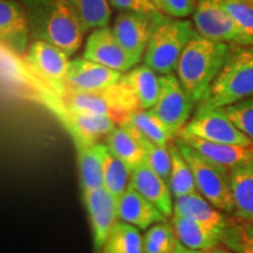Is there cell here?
I'll use <instances>...</instances> for the list:
<instances>
[{"instance_id": "cell-20", "label": "cell", "mask_w": 253, "mask_h": 253, "mask_svg": "<svg viewBox=\"0 0 253 253\" xmlns=\"http://www.w3.org/2000/svg\"><path fill=\"white\" fill-rule=\"evenodd\" d=\"M78 154L79 172L82 190L103 188L102 143H87L75 140Z\"/></svg>"}, {"instance_id": "cell-4", "label": "cell", "mask_w": 253, "mask_h": 253, "mask_svg": "<svg viewBox=\"0 0 253 253\" xmlns=\"http://www.w3.org/2000/svg\"><path fill=\"white\" fill-rule=\"evenodd\" d=\"M175 143L185 158L194 173L196 188L221 212L233 214L235 202L232 195L231 170L204 157L194 148L184 143L181 138H175Z\"/></svg>"}, {"instance_id": "cell-27", "label": "cell", "mask_w": 253, "mask_h": 253, "mask_svg": "<svg viewBox=\"0 0 253 253\" xmlns=\"http://www.w3.org/2000/svg\"><path fill=\"white\" fill-rule=\"evenodd\" d=\"M169 151L171 155V171H170L168 184L173 197L177 198L197 191L191 168L183 157L175 141L169 143Z\"/></svg>"}, {"instance_id": "cell-6", "label": "cell", "mask_w": 253, "mask_h": 253, "mask_svg": "<svg viewBox=\"0 0 253 253\" xmlns=\"http://www.w3.org/2000/svg\"><path fill=\"white\" fill-rule=\"evenodd\" d=\"M195 104L178 78L167 74L161 75L160 97L149 112L162 123L171 140H175L190 121Z\"/></svg>"}, {"instance_id": "cell-24", "label": "cell", "mask_w": 253, "mask_h": 253, "mask_svg": "<svg viewBox=\"0 0 253 253\" xmlns=\"http://www.w3.org/2000/svg\"><path fill=\"white\" fill-rule=\"evenodd\" d=\"M99 253H144L143 237L137 227L119 219Z\"/></svg>"}, {"instance_id": "cell-12", "label": "cell", "mask_w": 253, "mask_h": 253, "mask_svg": "<svg viewBox=\"0 0 253 253\" xmlns=\"http://www.w3.org/2000/svg\"><path fill=\"white\" fill-rule=\"evenodd\" d=\"M93 233V249L99 253L114 224L118 221V199L104 188L82 190Z\"/></svg>"}, {"instance_id": "cell-25", "label": "cell", "mask_w": 253, "mask_h": 253, "mask_svg": "<svg viewBox=\"0 0 253 253\" xmlns=\"http://www.w3.org/2000/svg\"><path fill=\"white\" fill-rule=\"evenodd\" d=\"M108 150L129 167L134 168L144 161V153L138 141L128 129L118 126L106 136V143Z\"/></svg>"}, {"instance_id": "cell-3", "label": "cell", "mask_w": 253, "mask_h": 253, "mask_svg": "<svg viewBox=\"0 0 253 253\" xmlns=\"http://www.w3.org/2000/svg\"><path fill=\"white\" fill-rule=\"evenodd\" d=\"M253 97V46H230L225 62L198 110L224 108Z\"/></svg>"}, {"instance_id": "cell-33", "label": "cell", "mask_w": 253, "mask_h": 253, "mask_svg": "<svg viewBox=\"0 0 253 253\" xmlns=\"http://www.w3.org/2000/svg\"><path fill=\"white\" fill-rule=\"evenodd\" d=\"M178 243L172 224L161 221L150 226L143 236V252L173 253Z\"/></svg>"}, {"instance_id": "cell-17", "label": "cell", "mask_w": 253, "mask_h": 253, "mask_svg": "<svg viewBox=\"0 0 253 253\" xmlns=\"http://www.w3.org/2000/svg\"><path fill=\"white\" fill-rule=\"evenodd\" d=\"M177 137L181 138L184 143L194 148L204 157L230 170L253 161V145L242 147V145L216 143V142H209L188 134H179Z\"/></svg>"}, {"instance_id": "cell-39", "label": "cell", "mask_w": 253, "mask_h": 253, "mask_svg": "<svg viewBox=\"0 0 253 253\" xmlns=\"http://www.w3.org/2000/svg\"><path fill=\"white\" fill-rule=\"evenodd\" d=\"M173 253H204L203 251H196V250H191L189 248H186L181 243H178V245H177V248L175 250V252Z\"/></svg>"}, {"instance_id": "cell-29", "label": "cell", "mask_w": 253, "mask_h": 253, "mask_svg": "<svg viewBox=\"0 0 253 253\" xmlns=\"http://www.w3.org/2000/svg\"><path fill=\"white\" fill-rule=\"evenodd\" d=\"M220 244L235 253H253V221L235 216L227 218Z\"/></svg>"}, {"instance_id": "cell-11", "label": "cell", "mask_w": 253, "mask_h": 253, "mask_svg": "<svg viewBox=\"0 0 253 253\" xmlns=\"http://www.w3.org/2000/svg\"><path fill=\"white\" fill-rule=\"evenodd\" d=\"M84 58L121 73H126L140 63L126 52L114 36L112 28L108 27L91 32L84 47Z\"/></svg>"}, {"instance_id": "cell-14", "label": "cell", "mask_w": 253, "mask_h": 253, "mask_svg": "<svg viewBox=\"0 0 253 253\" xmlns=\"http://www.w3.org/2000/svg\"><path fill=\"white\" fill-rule=\"evenodd\" d=\"M123 74L84 58L69 61L67 89L94 91L112 86L121 80Z\"/></svg>"}, {"instance_id": "cell-15", "label": "cell", "mask_w": 253, "mask_h": 253, "mask_svg": "<svg viewBox=\"0 0 253 253\" xmlns=\"http://www.w3.org/2000/svg\"><path fill=\"white\" fill-rule=\"evenodd\" d=\"M129 185L151 202L167 218L172 216V194L168 183L147 163L142 162L131 169Z\"/></svg>"}, {"instance_id": "cell-18", "label": "cell", "mask_w": 253, "mask_h": 253, "mask_svg": "<svg viewBox=\"0 0 253 253\" xmlns=\"http://www.w3.org/2000/svg\"><path fill=\"white\" fill-rule=\"evenodd\" d=\"M73 140H80L87 143H97L101 137H106L115 128V122L109 116L91 115L68 109L59 110Z\"/></svg>"}, {"instance_id": "cell-13", "label": "cell", "mask_w": 253, "mask_h": 253, "mask_svg": "<svg viewBox=\"0 0 253 253\" xmlns=\"http://www.w3.org/2000/svg\"><path fill=\"white\" fill-rule=\"evenodd\" d=\"M31 38L30 24L20 0L0 1V39L12 52L24 53Z\"/></svg>"}, {"instance_id": "cell-19", "label": "cell", "mask_w": 253, "mask_h": 253, "mask_svg": "<svg viewBox=\"0 0 253 253\" xmlns=\"http://www.w3.org/2000/svg\"><path fill=\"white\" fill-rule=\"evenodd\" d=\"M173 213L178 214L196 223L223 232L227 217L214 208L198 191L177 197L173 201Z\"/></svg>"}, {"instance_id": "cell-8", "label": "cell", "mask_w": 253, "mask_h": 253, "mask_svg": "<svg viewBox=\"0 0 253 253\" xmlns=\"http://www.w3.org/2000/svg\"><path fill=\"white\" fill-rule=\"evenodd\" d=\"M169 17L161 12L157 13H137L119 12L114 20L112 31L121 45L138 62L144 58L148 43L155 31Z\"/></svg>"}, {"instance_id": "cell-10", "label": "cell", "mask_w": 253, "mask_h": 253, "mask_svg": "<svg viewBox=\"0 0 253 253\" xmlns=\"http://www.w3.org/2000/svg\"><path fill=\"white\" fill-rule=\"evenodd\" d=\"M69 55L61 48L41 40H33L28 47L26 60L34 73L42 79L55 94L67 91Z\"/></svg>"}, {"instance_id": "cell-31", "label": "cell", "mask_w": 253, "mask_h": 253, "mask_svg": "<svg viewBox=\"0 0 253 253\" xmlns=\"http://www.w3.org/2000/svg\"><path fill=\"white\" fill-rule=\"evenodd\" d=\"M119 126H125L135 136L138 141L141 148L144 153V162L149 166L154 171H156L168 183L169 181L170 171H171V155H170L169 147H161L144 138L140 132L129 125L126 121H123ZM169 185V184H168Z\"/></svg>"}, {"instance_id": "cell-35", "label": "cell", "mask_w": 253, "mask_h": 253, "mask_svg": "<svg viewBox=\"0 0 253 253\" xmlns=\"http://www.w3.org/2000/svg\"><path fill=\"white\" fill-rule=\"evenodd\" d=\"M231 121L253 142V97L224 107Z\"/></svg>"}, {"instance_id": "cell-16", "label": "cell", "mask_w": 253, "mask_h": 253, "mask_svg": "<svg viewBox=\"0 0 253 253\" xmlns=\"http://www.w3.org/2000/svg\"><path fill=\"white\" fill-rule=\"evenodd\" d=\"M118 217L140 230H147L154 224L167 220V217L151 202L130 185L118 201Z\"/></svg>"}, {"instance_id": "cell-1", "label": "cell", "mask_w": 253, "mask_h": 253, "mask_svg": "<svg viewBox=\"0 0 253 253\" xmlns=\"http://www.w3.org/2000/svg\"><path fill=\"white\" fill-rule=\"evenodd\" d=\"M30 24L31 38L52 43L74 55L84 42L80 19L67 0H20Z\"/></svg>"}, {"instance_id": "cell-22", "label": "cell", "mask_w": 253, "mask_h": 253, "mask_svg": "<svg viewBox=\"0 0 253 253\" xmlns=\"http://www.w3.org/2000/svg\"><path fill=\"white\" fill-rule=\"evenodd\" d=\"M122 80L134 91L141 109L149 110L156 104L161 94V77L149 66H135L123 74Z\"/></svg>"}, {"instance_id": "cell-21", "label": "cell", "mask_w": 253, "mask_h": 253, "mask_svg": "<svg viewBox=\"0 0 253 253\" xmlns=\"http://www.w3.org/2000/svg\"><path fill=\"white\" fill-rule=\"evenodd\" d=\"M171 224L179 243L196 251H209L220 244L221 232L173 213Z\"/></svg>"}, {"instance_id": "cell-9", "label": "cell", "mask_w": 253, "mask_h": 253, "mask_svg": "<svg viewBox=\"0 0 253 253\" xmlns=\"http://www.w3.org/2000/svg\"><path fill=\"white\" fill-rule=\"evenodd\" d=\"M181 134H188L195 137L216 143L252 147L253 142L243 134L231 121L224 108L196 110V114L186 123Z\"/></svg>"}, {"instance_id": "cell-36", "label": "cell", "mask_w": 253, "mask_h": 253, "mask_svg": "<svg viewBox=\"0 0 253 253\" xmlns=\"http://www.w3.org/2000/svg\"><path fill=\"white\" fill-rule=\"evenodd\" d=\"M151 2L167 17L182 19L195 13L198 0H151Z\"/></svg>"}, {"instance_id": "cell-2", "label": "cell", "mask_w": 253, "mask_h": 253, "mask_svg": "<svg viewBox=\"0 0 253 253\" xmlns=\"http://www.w3.org/2000/svg\"><path fill=\"white\" fill-rule=\"evenodd\" d=\"M229 49L227 43L205 39L198 33L185 47L176 68L177 78L197 106L208 99Z\"/></svg>"}, {"instance_id": "cell-28", "label": "cell", "mask_w": 253, "mask_h": 253, "mask_svg": "<svg viewBox=\"0 0 253 253\" xmlns=\"http://www.w3.org/2000/svg\"><path fill=\"white\" fill-rule=\"evenodd\" d=\"M78 18L80 19L86 33L108 26L112 19V6L108 0H67Z\"/></svg>"}, {"instance_id": "cell-38", "label": "cell", "mask_w": 253, "mask_h": 253, "mask_svg": "<svg viewBox=\"0 0 253 253\" xmlns=\"http://www.w3.org/2000/svg\"><path fill=\"white\" fill-rule=\"evenodd\" d=\"M204 253H235L233 251H231L230 249H227L226 246H224L223 244H219L216 248L209 250V251H203Z\"/></svg>"}, {"instance_id": "cell-7", "label": "cell", "mask_w": 253, "mask_h": 253, "mask_svg": "<svg viewBox=\"0 0 253 253\" xmlns=\"http://www.w3.org/2000/svg\"><path fill=\"white\" fill-rule=\"evenodd\" d=\"M192 21L197 33L205 39L230 46H253L252 38L214 0H198Z\"/></svg>"}, {"instance_id": "cell-32", "label": "cell", "mask_w": 253, "mask_h": 253, "mask_svg": "<svg viewBox=\"0 0 253 253\" xmlns=\"http://www.w3.org/2000/svg\"><path fill=\"white\" fill-rule=\"evenodd\" d=\"M126 121L144 138L161 147H169L171 137L168 134L162 123L149 110L138 109L126 118ZM123 122V121H122Z\"/></svg>"}, {"instance_id": "cell-37", "label": "cell", "mask_w": 253, "mask_h": 253, "mask_svg": "<svg viewBox=\"0 0 253 253\" xmlns=\"http://www.w3.org/2000/svg\"><path fill=\"white\" fill-rule=\"evenodd\" d=\"M112 7L119 12H137V13H157L160 12L151 0H108Z\"/></svg>"}, {"instance_id": "cell-30", "label": "cell", "mask_w": 253, "mask_h": 253, "mask_svg": "<svg viewBox=\"0 0 253 253\" xmlns=\"http://www.w3.org/2000/svg\"><path fill=\"white\" fill-rule=\"evenodd\" d=\"M62 99L65 101L63 104L74 112L112 118V109L101 90L84 91L67 89Z\"/></svg>"}, {"instance_id": "cell-5", "label": "cell", "mask_w": 253, "mask_h": 253, "mask_svg": "<svg viewBox=\"0 0 253 253\" xmlns=\"http://www.w3.org/2000/svg\"><path fill=\"white\" fill-rule=\"evenodd\" d=\"M196 34L197 31L190 20L168 18L155 31L148 43L143 58L144 65L158 74H172L185 47Z\"/></svg>"}, {"instance_id": "cell-34", "label": "cell", "mask_w": 253, "mask_h": 253, "mask_svg": "<svg viewBox=\"0 0 253 253\" xmlns=\"http://www.w3.org/2000/svg\"><path fill=\"white\" fill-rule=\"evenodd\" d=\"M253 39V0H214Z\"/></svg>"}, {"instance_id": "cell-23", "label": "cell", "mask_w": 253, "mask_h": 253, "mask_svg": "<svg viewBox=\"0 0 253 253\" xmlns=\"http://www.w3.org/2000/svg\"><path fill=\"white\" fill-rule=\"evenodd\" d=\"M235 212L232 216L253 221V161L231 170Z\"/></svg>"}, {"instance_id": "cell-26", "label": "cell", "mask_w": 253, "mask_h": 253, "mask_svg": "<svg viewBox=\"0 0 253 253\" xmlns=\"http://www.w3.org/2000/svg\"><path fill=\"white\" fill-rule=\"evenodd\" d=\"M103 188L116 199L121 198L130 182L131 168L110 153L106 144L102 149Z\"/></svg>"}]
</instances>
